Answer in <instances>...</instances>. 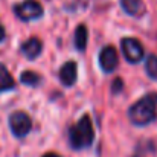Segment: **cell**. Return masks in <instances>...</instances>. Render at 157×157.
I'll return each mask as SVG.
<instances>
[{
  "label": "cell",
  "mask_w": 157,
  "mask_h": 157,
  "mask_svg": "<svg viewBox=\"0 0 157 157\" xmlns=\"http://www.w3.org/2000/svg\"><path fill=\"white\" fill-rule=\"evenodd\" d=\"M130 121L137 125L144 127L156 121L157 117V93H148L140 98L136 104H133L128 110Z\"/></svg>",
  "instance_id": "6da1fadb"
},
{
  "label": "cell",
  "mask_w": 157,
  "mask_h": 157,
  "mask_svg": "<svg viewBox=\"0 0 157 157\" xmlns=\"http://www.w3.org/2000/svg\"><path fill=\"white\" fill-rule=\"evenodd\" d=\"M95 139V130L93 124L89 114H84L75 125L69 130V142L73 150H82L93 144Z\"/></svg>",
  "instance_id": "7a4b0ae2"
},
{
  "label": "cell",
  "mask_w": 157,
  "mask_h": 157,
  "mask_svg": "<svg viewBox=\"0 0 157 157\" xmlns=\"http://www.w3.org/2000/svg\"><path fill=\"white\" fill-rule=\"evenodd\" d=\"M9 127L17 137H25L32 128V121L26 111L18 110L9 116Z\"/></svg>",
  "instance_id": "3957f363"
},
{
  "label": "cell",
  "mask_w": 157,
  "mask_h": 157,
  "mask_svg": "<svg viewBox=\"0 0 157 157\" xmlns=\"http://www.w3.org/2000/svg\"><path fill=\"white\" fill-rule=\"evenodd\" d=\"M14 12L21 20H35L43 15V6L37 0H23L14 6Z\"/></svg>",
  "instance_id": "277c9868"
},
{
  "label": "cell",
  "mask_w": 157,
  "mask_h": 157,
  "mask_svg": "<svg viewBox=\"0 0 157 157\" xmlns=\"http://www.w3.org/2000/svg\"><path fill=\"white\" fill-rule=\"evenodd\" d=\"M121 46H122V52H124V56L127 61L139 63L144 58V46L139 40L127 37V38H122Z\"/></svg>",
  "instance_id": "5b68a950"
},
{
  "label": "cell",
  "mask_w": 157,
  "mask_h": 157,
  "mask_svg": "<svg viewBox=\"0 0 157 157\" xmlns=\"http://www.w3.org/2000/svg\"><path fill=\"white\" fill-rule=\"evenodd\" d=\"M117 63H119V56L117 52L113 46H105L104 49L99 53V64L102 67L104 72H113L116 67H117Z\"/></svg>",
  "instance_id": "8992f818"
},
{
  "label": "cell",
  "mask_w": 157,
  "mask_h": 157,
  "mask_svg": "<svg viewBox=\"0 0 157 157\" xmlns=\"http://www.w3.org/2000/svg\"><path fill=\"white\" fill-rule=\"evenodd\" d=\"M76 72H78V67H76V63L75 61H67L61 69H59V81L66 86V87H70L76 82Z\"/></svg>",
  "instance_id": "52a82bcc"
},
{
  "label": "cell",
  "mask_w": 157,
  "mask_h": 157,
  "mask_svg": "<svg viewBox=\"0 0 157 157\" xmlns=\"http://www.w3.org/2000/svg\"><path fill=\"white\" fill-rule=\"evenodd\" d=\"M121 6L127 14L133 17H142L147 11L144 0H121Z\"/></svg>",
  "instance_id": "ba28073f"
},
{
  "label": "cell",
  "mask_w": 157,
  "mask_h": 157,
  "mask_svg": "<svg viewBox=\"0 0 157 157\" xmlns=\"http://www.w3.org/2000/svg\"><path fill=\"white\" fill-rule=\"evenodd\" d=\"M41 49H43V43H41L40 38H35V37L21 44V52H23V55H25L26 58H29V59L37 58V56L41 53Z\"/></svg>",
  "instance_id": "9c48e42d"
},
{
  "label": "cell",
  "mask_w": 157,
  "mask_h": 157,
  "mask_svg": "<svg viewBox=\"0 0 157 157\" xmlns=\"http://www.w3.org/2000/svg\"><path fill=\"white\" fill-rule=\"evenodd\" d=\"M87 38H89V31L84 25H79L75 31V48L82 52L87 48Z\"/></svg>",
  "instance_id": "30bf717a"
},
{
  "label": "cell",
  "mask_w": 157,
  "mask_h": 157,
  "mask_svg": "<svg viewBox=\"0 0 157 157\" xmlns=\"http://www.w3.org/2000/svg\"><path fill=\"white\" fill-rule=\"evenodd\" d=\"M15 87V81L14 78L11 76L9 70L0 64V92H5V90H11Z\"/></svg>",
  "instance_id": "8fae6325"
},
{
  "label": "cell",
  "mask_w": 157,
  "mask_h": 157,
  "mask_svg": "<svg viewBox=\"0 0 157 157\" xmlns=\"http://www.w3.org/2000/svg\"><path fill=\"white\" fill-rule=\"evenodd\" d=\"M20 79H21V82H23V84L31 86V87L38 86V84H40V81H41L40 75H38V73H35V72H32V70H26V72H23V73H21V76H20Z\"/></svg>",
  "instance_id": "7c38bea8"
},
{
  "label": "cell",
  "mask_w": 157,
  "mask_h": 157,
  "mask_svg": "<svg viewBox=\"0 0 157 157\" xmlns=\"http://www.w3.org/2000/svg\"><path fill=\"white\" fill-rule=\"evenodd\" d=\"M145 69H147V73L150 75V78L157 79V56L156 55H150L147 58Z\"/></svg>",
  "instance_id": "4fadbf2b"
},
{
  "label": "cell",
  "mask_w": 157,
  "mask_h": 157,
  "mask_svg": "<svg viewBox=\"0 0 157 157\" xmlns=\"http://www.w3.org/2000/svg\"><path fill=\"white\" fill-rule=\"evenodd\" d=\"M111 89H113V93H119L122 89H124V84H122V81L117 78V79H114V82L111 84Z\"/></svg>",
  "instance_id": "5bb4252c"
},
{
  "label": "cell",
  "mask_w": 157,
  "mask_h": 157,
  "mask_svg": "<svg viewBox=\"0 0 157 157\" xmlns=\"http://www.w3.org/2000/svg\"><path fill=\"white\" fill-rule=\"evenodd\" d=\"M5 35H6V34H5V28H3V26L0 25V41H2V40L5 38Z\"/></svg>",
  "instance_id": "9a60e30c"
},
{
  "label": "cell",
  "mask_w": 157,
  "mask_h": 157,
  "mask_svg": "<svg viewBox=\"0 0 157 157\" xmlns=\"http://www.w3.org/2000/svg\"><path fill=\"white\" fill-rule=\"evenodd\" d=\"M43 157H61V156H58L56 153H48V154H44Z\"/></svg>",
  "instance_id": "2e32d148"
},
{
  "label": "cell",
  "mask_w": 157,
  "mask_h": 157,
  "mask_svg": "<svg viewBox=\"0 0 157 157\" xmlns=\"http://www.w3.org/2000/svg\"><path fill=\"white\" fill-rule=\"evenodd\" d=\"M133 157H144V156H140V154H134Z\"/></svg>",
  "instance_id": "e0dca14e"
}]
</instances>
